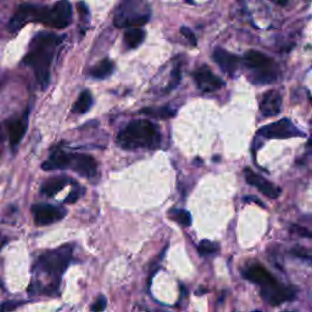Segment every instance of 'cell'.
<instances>
[{
  "instance_id": "obj_37",
  "label": "cell",
  "mask_w": 312,
  "mask_h": 312,
  "mask_svg": "<svg viewBox=\"0 0 312 312\" xmlns=\"http://www.w3.org/2000/svg\"><path fill=\"white\" fill-rule=\"evenodd\" d=\"M253 312H262V311H260V310H255V311H253Z\"/></svg>"
},
{
  "instance_id": "obj_30",
  "label": "cell",
  "mask_w": 312,
  "mask_h": 312,
  "mask_svg": "<svg viewBox=\"0 0 312 312\" xmlns=\"http://www.w3.org/2000/svg\"><path fill=\"white\" fill-rule=\"evenodd\" d=\"M179 81H181V72H179V68H176V70L173 71V78L171 80V83H170V85H169V88H167V90L173 89V88H176L177 85L179 83Z\"/></svg>"
},
{
  "instance_id": "obj_36",
  "label": "cell",
  "mask_w": 312,
  "mask_h": 312,
  "mask_svg": "<svg viewBox=\"0 0 312 312\" xmlns=\"http://www.w3.org/2000/svg\"><path fill=\"white\" fill-rule=\"evenodd\" d=\"M2 139V134H1V129H0V141Z\"/></svg>"
},
{
  "instance_id": "obj_28",
  "label": "cell",
  "mask_w": 312,
  "mask_h": 312,
  "mask_svg": "<svg viewBox=\"0 0 312 312\" xmlns=\"http://www.w3.org/2000/svg\"><path fill=\"white\" fill-rule=\"evenodd\" d=\"M106 308V300L104 296H99L95 300V303L93 304L92 311L93 312H103Z\"/></svg>"
},
{
  "instance_id": "obj_11",
  "label": "cell",
  "mask_w": 312,
  "mask_h": 312,
  "mask_svg": "<svg viewBox=\"0 0 312 312\" xmlns=\"http://www.w3.org/2000/svg\"><path fill=\"white\" fill-rule=\"evenodd\" d=\"M70 167L82 177L92 178L96 174V162L87 154H72Z\"/></svg>"
},
{
  "instance_id": "obj_27",
  "label": "cell",
  "mask_w": 312,
  "mask_h": 312,
  "mask_svg": "<svg viewBox=\"0 0 312 312\" xmlns=\"http://www.w3.org/2000/svg\"><path fill=\"white\" fill-rule=\"evenodd\" d=\"M21 304H24L22 301H4V303L0 305V312H10L15 310L16 308H19Z\"/></svg>"
},
{
  "instance_id": "obj_13",
  "label": "cell",
  "mask_w": 312,
  "mask_h": 312,
  "mask_svg": "<svg viewBox=\"0 0 312 312\" xmlns=\"http://www.w3.org/2000/svg\"><path fill=\"white\" fill-rule=\"evenodd\" d=\"M37 6L32 4H24L17 9L14 17L10 21V29L12 32H17L20 28L24 27L28 21H34Z\"/></svg>"
},
{
  "instance_id": "obj_10",
  "label": "cell",
  "mask_w": 312,
  "mask_h": 312,
  "mask_svg": "<svg viewBox=\"0 0 312 312\" xmlns=\"http://www.w3.org/2000/svg\"><path fill=\"white\" fill-rule=\"evenodd\" d=\"M34 220L37 225L45 226L61 220L63 217V210L48 204H37L32 207Z\"/></svg>"
},
{
  "instance_id": "obj_32",
  "label": "cell",
  "mask_w": 312,
  "mask_h": 312,
  "mask_svg": "<svg viewBox=\"0 0 312 312\" xmlns=\"http://www.w3.org/2000/svg\"><path fill=\"white\" fill-rule=\"evenodd\" d=\"M245 200H247V201H249V200H250V201H255L256 204H258V205H261V206H263L262 202H261L260 200H258V199H256V198H253V197H250V198H245Z\"/></svg>"
},
{
  "instance_id": "obj_31",
  "label": "cell",
  "mask_w": 312,
  "mask_h": 312,
  "mask_svg": "<svg viewBox=\"0 0 312 312\" xmlns=\"http://www.w3.org/2000/svg\"><path fill=\"white\" fill-rule=\"evenodd\" d=\"M77 199H78V193L77 192H72L70 195H68L67 198H66L65 201L68 202V204H72V202H75Z\"/></svg>"
},
{
  "instance_id": "obj_20",
  "label": "cell",
  "mask_w": 312,
  "mask_h": 312,
  "mask_svg": "<svg viewBox=\"0 0 312 312\" xmlns=\"http://www.w3.org/2000/svg\"><path fill=\"white\" fill-rule=\"evenodd\" d=\"M93 105V96L90 92L85 90V92L81 93V95L78 96L77 101H76L75 106H73V111L77 113H85Z\"/></svg>"
},
{
  "instance_id": "obj_12",
  "label": "cell",
  "mask_w": 312,
  "mask_h": 312,
  "mask_svg": "<svg viewBox=\"0 0 312 312\" xmlns=\"http://www.w3.org/2000/svg\"><path fill=\"white\" fill-rule=\"evenodd\" d=\"M244 173H245V179H247L248 183H249L250 186L257 188V189L260 190L262 194H265L266 197L271 198V199H276V198L281 194L280 188L273 186L271 182L266 181L263 177L256 174L255 172L251 171L250 169H245Z\"/></svg>"
},
{
  "instance_id": "obj_25",
  "label": "cell",
  "mask_w": 312,
  "mask_h": 312,
  "mask_svg": "<svg viewBox=\"0 0 312 312\" xmlns=\"http://www.w3.org/2000/svg\"><path fill=\"white\" fill-rule=\"evenodd\" d=\"M220 247L214 242H210V240H202L201 243L198 247V250L201 255H209V254H214L216 251H219Z\"/></svg>"
},
{
  "instance_id": "obj_29",
  "label": "cell",
  "mask_w": 312,
  "mask_h": 312,
  "mask_svg": "<svg viewBox=\"0 0 312 312\" xmlns=\"http://www.w3.org/2000/svg\"><path fill=\"white\" fill-rule=\"evenodd\" d=\"M181 33L187 38L188 42H189L190 44L194 45V47L197 45V38H195L194 33L190 31L189 28H187V27H181Z\"/></svg>"
},
{
  "instance_id": "obj_6",
  "label": "cell",
  "mask_w": 312,
  "mask_h": 312,
  "mask_svg": "<svg viewBox=\"0 0 312 312\" xmlns=\"http://www.w3.org/2000/svg\"><path fill=\"white\" fill-rule=\"evenodd\" d=\"M261 294L266 303L270 305H280L284 301L293 300L295 296V291L293 289L288 288V286L282 285L280 282H275L268 285L261 286Z\"/></svg>"
},
{
  "instance_id": "obj_22",
  "label": "cell",
  "mask_w": 312,
  "mask_h": 312,
  "mask_svg": "<svg viewBox=\"0 0 312 312\" xmlns=\"http://www.w3.org/2000/svg\"><path fill=\"white\" fill-rule=\"evenodd\" d=\"M145 39V32L141 28H132L125 33V42L129 48H136Z\"/></svg>"
},
{
  "instance_id": "obj_9",
  "label": "cell",
  "mask_w": 312,
  "mask_h": 312,
  "mask_svg": "<svg viewBox=\"0 0 312 312\" xmlns=\"http://www.w3.org/2000/svg\"><path fill=\"white\" fill-rule=\"evenodd\" d=\"M194 81L198 88L205 93H212L222 88L223 82L219 77L212 73V71L207 67H200L195 70Z\"/></svg>"
},
{
  "instance_id": "obj_7",
  "label": "cell",
  "mask_w": 312,
  "mask_h": 312,
  "mask_svg": "<svg viewBox=\"0 0 312 312\" xmlns=\"http://www.w3.org/2000/svg\"><path fill=\"white\" fill-rule=\"evenodd\" d=\"M134 7H136V5L132 4V2L121 6V11H118V14L116 15V26H141V25H145L149 21V12H139Z\"/></svg>"
},
{
  "instance_id": "obj_24",
  "label": "cell",
  "mask_w": 312,
  "mask_h": 312,
  "mask_svg": "<svg viewBox=\"0 0 312 312\" xmlns=\"http://www.w3.org/2000/svg\"><path fill=\"white\" fill-rule=\"evenodd\" d=\"M169 217L171 220H173L174 222L178 223V225L184 226V227H187V226H189L192 223V216H190L189 212L186 211V210H171L169 212Z\"/></svg>"
},
{
  "instance_id": "obj_19",
  "label": "cell",
  "mask_w": 312,
  "mask_h": 312,
  "mask_svg": "<svg viewBox=\"0 0 312 312\" xmlns=\"http://www.w3.org/2000/svg\"><path fill=\"white\" fill-rule=\"evenodd\" d=\"M113 63L110 61V60H103L95 65L94 67L90 70V75L93 76L94 78H99V80H103V78L109 77V76L113 73Z\"/></svg>"
},
{
  "instance_id": "obj_2",
  "label": "cell",
  "mask_w": 312,
  "mask_h": 312,
  "mask_svg": "<svg viewBox=\"0 0 312 312\" xmlns=\"http://www.w3.org/2000/svg\"><path fill=\"white\" fill-rule=\"evenodd\" d=\"M157 141L159 133L156 127L148 120L133 121L117 136V144L126 150L151 148Z\"/></svg>"
},
{
  "instance_id": "obj_26",
  "label": "cell",
  "mask_w": 312,
  "mask_h": 312,
  "mask_svg": "<svg viewBox=\"0 0 312 312\" xmlns=\"http://www.w3.org/2000/svg\"><path fill=\"white\" fill-rule=\"evenodd\" d=\"M290 232L294 233V234L299 235V237L309 238V239H312V232H310V230H309L308 228L303 227V226L293 225L290 227Z\"/></svg>"
},
{
  "instance_id": "obj_8",
  "label": "cell",
  "mask_w": 312,
  "mask_h": 312,
  "mask_svg": "<svg viewBox=\"0 0 312 312\" xmlns=\"http://www.w3.org/2000/svg\"><path fill=\"white\" fill-rule=\"evenodd\" d=\"M261 136L266 137V138H291V137H301L303 133H300L298 128L293 125L289 120L283 118V120L278 121V122L268 125L260 131Z\"/></svg>"
},
{
  "instance_id": "obj_35",
  "label": "cell",
  "mask_w": 312,
  "mask_h": 312,
  "mask_svg": "<svg viewBox=\"0 0 312 312\" xmlns=\"http://www.w3.org/2000/svg\"><path fill=\"white\" fill-rule=\"evenodd\" d=\"M184 1H187V2H189V4H192L193 0H184Z\"/></svg>"
},
{
  "instance_id": "obj_33",
  "label": "cell",
  "mask_w": 312,
  "mask_h": 312,
  "mask_svg": "<svg viewBox=\"0 0 312 312\" xmlns=\"http://www.w3.org/2000/svg\"><path fill=\"white\" fill-rule=\"evenodd\" d=\"M272 2H275V4L277 5H285L286 2L289 1V0H271Z\"/></svg>"
},
{
  "instance_id": "obj_4",
  "label": "cell",
  "mask_w": 312,
  "mask_h": 312,
  "mask_svg": "<svg viewBox=\"0 0 312 312\" xmlns=\"http://www.w3.org/2000/svg\"><path fill=\"white\" fill-rule=\"evenodd\" d=\"M244 63L255 72V81L258 83H270L277 76L272 60L257 50H249L245 53Z\"/></svg>"
},
{
  "instance_id": "obj_34",
  "label": "cell",
  "mask_w": 312,
  "mask_h": 312,
  "mask_svg": "<svg viewBox=\"0 0 312 312\" xmlns=\"http://www.w3.org/2000/svg\"><path fill=\"white\" fill-rule=\"evenodd\" d=\"M308 148L311 149V150H312V138L309 139V142H308Z\"/></svg>"
},
{
  "instance_id": "obj_21",
  "label": "cell",
  "mask_w": 312,
  "mask_h": 312,
  "mask_svg": "<svg viewBox=\"0 0 312 312\" xmlns=\"http://www.w3.org/2000/svg\"><path fill=\"white\" fill-rule=\"evenodd\" d=\"M67 183V179L66 178H53L49 179L48 182H45L42 187V193L43 194L48 195V197H53L57 193H59L63 187Z\"/></svg>"
},
{
  "instance_id": "obj_14",
  "label": "cell",
  "mask_w": 312,
  "mask_h": 312,
  "mask_svg": "<svg viewBox=\"0 0 312 312\" xmlns=\"http://www.w3.org/2000/svg\"><path fill=\"white\" fill-rule=\"evenodd\" d=\"M214 60L215 62L219 65V67L223 72L228 73V75H233L237 71L239 59L235 57L232 53L227 52V50L222 49V48H217L214 52Z\"/></svg>"
},
{
  "instance_id": "obj_15",
  "label": "cell",
  "mask_w": 312,
  "mask_h": 312,
  "mask_svg": "<svg viewBox=\"0 0 312 312\" xmlns=\"http://www.w3.org/2000/svg\"><path fill=\"white\" fill-rule=\"evenodd\" d=\"M243 275H244V277L247 278V280L253 282V283L260 284L261 286L268 285V284H272L275 283V282H277V280H276V278L261 265L249 266L247 270H244Z\"/></svg>"
},
{
  "instance_id": "obj_23",
  "label": "cell",
  "mask_w": 312,
  "mask_h": 312,
  "mask_svg": "<svg viewBox=\"0 0 312 312\" xmlns=\"http://www.w3.org/2000/svg\"><path fill=\"white\" fill-rule=\"evenodd\" d=\"M142 113L145 115L151 116L155 118H161V120H166V118H171L174 116V111L169 108H146L142 110Z\"/></svg>"
},
{
  "instance_id": "obj_3",
  "label": "cell",
  "mask_w": 312,
  "mask_h": 312,
  "mask_svg": "<svg viewBox=\"0 0 312 312\" xmlns=\"http://www.w3.org/2000/svg\"><path fill=\"white\" fill-rule=\"evenodd\" d=\"M72 20V6L68 0H60L53 7H38L35 21L54 28H65Z\"/></svg>"
},
{
  "instance_id": "obj_5",
  "label": "cell",
  "mask_w": 312,
  "mask_h": 312,
  "mask_svg": "<svg viewBox=\"0 0 312 312\" xmlns=\"http://www.w3.org/2000/svg\"><path fill=\"white\" fill-rule=\"evenodd\" d=\"M72 248L70 245H63L59 249L50 250L43 254L39 257V266L47 273H62L67 268L71 260Z\"/></svg>"
},
{
  "instance_id": "obj_18",
  "label": "cell",
  "mask_w": 312,
  "mask_h": 312,
  "mask_svg": "<svg viewBox=\"0 0 312 312\" xmlns=\"http://www.w3.org/2000/svg\"><path fill=\"white\" fill-rule=\"evenodd\" d=\"M72 154H66L63 151L54 153L44 164L42 165V169L45 171H53V170H60L70 167Z\"/></svg>"
},
{
  "instance_id": "obj_1",
  "label": "cell",
  "mask_w": 312,
  "mask_h": 312,
  "mask_svg": "<svg viewBox=\"0 0 312 312\" xmlns=\"http://www.w3.org/2000/svg\"><path fill=\"white\" fill-rule=\"evenodd\" d=\"M57 43H59V38L53 33H38L33 38L29 45L28 54L24 60L26 65H29L34 70L38 83L42 85L43 89L49 82L50 65H52Z\"/></svg>"
},
{
  "instance_id": "obj_16",
  "label": "cell",
  "mask_w": 312,
  "mask_h": 312,
  "mask_svg": "<svg viewBox=\"0 0 312 312\" xmlns=\"http://www.w3.org/2000/svg\"><path fill=\"white\" fill-rule=\"evenodd\" d=\"M282 106V98L281 94L275 90L267 92L263 95L262 100L260 104V110L267 117H272L280 113Z\"/></svg>"
},
{
  "instance_id": "obj_17",
  "label": "cell",
  "mask_w": 312,
  "mask_h": 312,
  "mask_svg": "<svg viewBox=\"0 0 312 312\" xmlns=\"http://www.w3.org/2000/svg\"><path fill=\"white\" fill-rule=\"evenodd\" d=\"M9 128V137H10V144L12 148H16L20 144L21 139L24 138L25 133L27 129V113H25L24 117L17 118V120L11 121L7 126Z\"/></svg>"
}]
</instances>
